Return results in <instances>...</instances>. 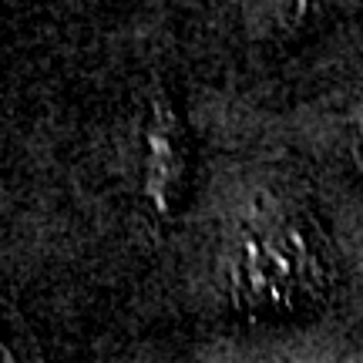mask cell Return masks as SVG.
<instances>
[{
  "label": "cell",
  "mask_w": 363,
  "mask_h": 363,
  "mask_svg": "<svg viewBox=\"0 0 363 363\" xmlns=\"http://www.w3.org/2000/svg\"><path fill=\"white\" fill-rule=\"evenodd\" d=\"M175 128V118L165 111V104H158L152 131H148V142H152V155H148V195L155 199L158 206H165V185L179 179L182 165H172L165 158H182L179 148H169V135Z\"/></svg>",
  "instance_id": "cell-1"
}]
</instances>
